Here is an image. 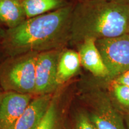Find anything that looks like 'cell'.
<instances>
[{
	"instance_id": "6da1fadb",
	"label": "cell",
	"mask_w": 129,
	"mask_h": 129,
	"mask_svg": "<svg viewBox=\"0 0 129 129\" xmlns=\"http://www.w3.org/2000/svg\"><path fill=\"white\" fill-rule=\"evenodd\" d=\"M74 5L32 18L6 29L1 49L7 57L29 52L63 49L71 39Z\"/></svg>"
},
{
	"instance_id": "7a4b0ae2",
	"label": "cell",
	"mask_w": 129,
	"mask_h": 129,
	"mask_svg": "<svg viewBox=\"0 0 129 129\" xmlns=\"http://www.w3.org/2000/svg\"><path fill=\"white\" fill-rule=\"evenodd\" d=\"M129 34V5L116 0H80L72 12L71 39L110 38Z\"/></svg>"
},
{
	"instance_id": "3957f363",
	"label": "cell",
	"mask_w": 129,
	"mask_h": 129,
	"mask_svg": "<svg viewBox=\"0 0 129 129\" xmlns=\"http://www.w3.org/2000/svg\"><path fill=\"white\" fill-rule=\"evenodd\" d=\"M38 53L29 52L9 56L0 63V85L4 91L34 95Z\"/></svg>"
},
{
	"instance_id": "277c9868",
	"label": "cell",
	"mask_w": 129,
	"mask_h": 129,
	"mask_svg": "<svg viewBox=\"0 0 129 129\" xmlns=\"http://www.w3.org/2000/svg\"><path fill=\"white\" fill-rule=\"evenodd\" d=\"M96 44L109 72V81L129 69V34L96 40Z\"/></svg>"
},
{
	"instance_id": "5b68a950",
	"label": "cell",
	"mask_w": 129,
	"mask_h": 129,
	"mask_svg": "<svg viewBox=\"0 0 129 129\" xmlns=\"http://www.w3.org/2000/svg\"><path fill=\"white\" fill-rule=\"evenodd\" d=\"M84 98L89 105L87 112L97 129H125L121 116L108 94L96 89Z\"/></svg>"
},
{
	"instance_id": "8992f818",
	"label": "cell",
	"mask_w": 129,
	"mask_h": 129,
	"mask_svg": "<svg viewBox=\"0 0 129 129\" xmlns=\"http://www.w3.org/2000/svg\"><path fill=\"white\" fill-rule=\"evenodd\" d=\"M62 49L39 53L35 64L34 96L52 94L60 88L57 83V63Z\"/></svg>"
},
{
	"instance_id": "52a82bcc",
	"label": "cell",
	"mask_w": 129,
	"mask_h": 129,
	"mask_svg": "<svg viewBox=\"0 0 129 129\" xmlns=\"http://www.w3.org/2000/svg\"><path fill=\"white\" fill-rule=\"evenodd\" d=\"M34 95L4 91L0 106V129H13Z\"/></svg>"
},
{
	"instance_id": "ba28073f",
	"label": "cell",
	"mask_w": 129,
	"mask_h": 129,
	"mask_svg": "<svg viewBox=\"0 0 129 129\" xmlns=\"http://www.w3.org/2000/svg\"><path fill=\"white\" fill-rule=\"evenodd\" d=\"M81 66L96 78L107 80L109 72L97 47L96 40L87 38L77 45Z\"/></svg>"
},
{
	"instance_id": "9c48e42d",
	"label": "cell",
	"mask_w": 129,
	"mask_h": 129,
	"mask_svg": "<svg viewBox=\"0 0 129 129\" xmlns=\"http://www.w3.org/2000/svg\"><path fill=\"white\" fill-rule=\"evenodd\" d=\"M54 93L34 96L13 129L38 128L47 112Z\"/></svg>"
},
{
	"instance_id": "30bf717a",
	"label": "cell",
	"mask_w": 129,
	"mask_h": 129,
	"mask_svg": "<svg viewBox=\"0 0 129 129\" xmlns=\"http://www.w3.org/2000/svg\"><path fill=\"white\" fill-rule=\"evenodd\" d=\"M81 66L78 51L67 48L62 50L57 63V83L59 87L78 73Z\"/></svg>"
},
{
	"instance_id": "8fae6325",
	"label": "cell",
	"mask_w": 129,
	"mask_h": 129,
	"mask_svg": "<svg viewBox=\"0 0 129 129\" xmlns=\"http://www.w3.org/2000/svg\"><path fill=\"white\" fill-rule=\"evenodd\" d=\"M60 100V88L54 92L47 112L37 129H69L65 110Z\"/></svg>"
},
{
	"instance_id": "7c38bea8",
	"label": "cell",
	"mask_w": 129,
	"mask_h": 129,
	"mask_svg": "<svg viewBox=\"0 0 129 129\" xmlns=\"http://www.w3.org/2000/svg\"><path fill=\"white\" fill-rule=\"evenodd\" d=\"M26 19L21 0H0V25L12 29Z\"/></svg>"
},
{
	"instance_id": "4fadbf2b",
	"label": "cell",
	"mask_w": 129,
	"mask_h": 129,
	"mask_svg": "<svg viewBox=\"0 0 129 129\" xmlns=\"http://www.w3.org/2000/svg\"><path fill=\"white\" fill-rule=\"evenodd\" d=\"M26 19L60 9L71 3L68 0H21Z\"/></svg>"
},
{
	"instance_id": "5bb4252c",
	"label": "cell",
	"mask_w": 129,
	"mask_h": 129,
	"mask_svg": "<svg viewBox=\"0 0 129 129\" xmlns=\"http://www.w3.org/2000/svg\"><path fill=\"white\" fill-rule=\"evenodd\" d=\"M110 82V93L112 99L124 108L129 109V87Z\"/></svg>"
},
{
	"instance_id": "9a60e30c",
	"label": "cell",
	"mask_w": 129,
	"mask_h": 129,
	"mask_svg": "<svg viewBox=\"0 0 129 129\" xmlns=\"http://www.w3.org/2000/svg\"><path fill=\"white\" fill-rule=\"evenodd\" d=\"M72 129H97L90 120L87 111H77L74 117Z\"/></svg>"
},
{
	"instance_id": "2e32d148",
	"label": "cell",
	"mask_w": 129,
	"mask_h": 129,
	"mask_svg": "<svg viewBox=\"0 0 129 129\" xmlns=\"http://www.w3.org/2000/svg\"><path fill=\"white\" fill-rule=\"evenodd\" d=\"M111 81L116 83L129 87V69Z\"/></svg>"
},
{
	"instance_id": "e0dca14e",
	"label": "cell",
	"mask_w": 129,
	"mask_h": 129,
	"mask_svg": "<svg viewBox=\"0 0 129 129\" xmlns=\"http://www.w3.org/2000/svg\"><path fill=\"white\" fill-rule=\"evenodd\" d=\"M6 30L4 29L1 26V25H0V43H1L3 38H4L5 34H6Z\"/></svg>"
},
{
	"instance_id": "ac0fdd59",
	"label": "cell",
	"mask_w": 129,
	"mask_h": 129,
	"mask_svg": "<svg viewBox=\"0 0 129 129\" xmlns=\"http://www.w3.org/2000/svg\"><path fill=\"white\" fill-rule=\"evenodd\" d=\"M4 91L3 90V89L1 87V85H0V106H1V102H2L3 98V96H4Z\"/></svg>"
},
{
	"instance_id": "d6986e66",
	"label": "cell",
	"mask_w": 129,
	"mask_h": 129,
	"mask_svg": "<svg viewBox=\"0 0 129 129\" xmlns=\"http://www.w3.org/2000/svg\"><path fill=\"white\" fill-rule=\"evenodd\" d=\"M116 1H120V2L125 3V4L129 5V0H116Z\"/></svg>"
},
{
	"instance_id": "ffe728a7",
	"label": "cell",
	"mask_w": 129,
	"mask_h": 129,
	"mask_svg": "<svg viewBox=\"0 0 129 129\" xmlns=\"http://www.w3.org/2000/svg\"><path fill=\"white\" fill-rule=\"evenodd\" d=\"M126 121H127V125H128V128H129V114H128V115H127V119H126Z\"/></svg>"
}]
</instances>
